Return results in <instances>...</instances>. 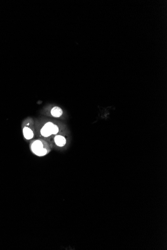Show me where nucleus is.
Masks as SVG:
<instances>
[{
	"instance_id": "f03ea898",
	"label": "nucleus",
	"mask_w": 167,
	"mask_h": 250,
	"mask_svg": "<svg viewBox=\"0 0 167 250\" xmlns=\"http://www.w3.org/2000/svg\"><path fill=\"white\" fill-rule=\"evenodd\" d=\"M59 131V128L57 125L51 122H48L42 128L40 133L43 137H48L52 134L58 133Z\"/></svg>"
},
{
	"instance_id": "20e7f679",
	"label": "nucleus",
	"mask_w": 167,
	"mask_h": 250,
	"mask_svg": "<svg viewBox=\"0 0 167 250\" xmlns=\"http://www.w3.org/2000/svg\"><path fill=\"white\" fill-rule=\"evenodd\" d=\"M55 142L56 144L60 147H63L66 143V139L65 138L62 136H57L55 137Z\"/></svg>"
},
{
	"instance_id": "39448f33",
	"label": "nucleus",
	"mask_w": 167,
	"mask_h": 250,
	"mask_svg": "<svg viewBox=\"0 0 167 250\" xmlns=\"http://www.w3.org/2000/svg\"><path fill=\"white\" fill-rule=\"evenodd\" d=\"M51 113L53 117H60L63 114V111L61 108L58 106H55L52 108Z\"/></svg>"
},
{
	"instance_id": "f257e3e1",
	"label": "nucleus",
	"mask_w": 167,
	"mask_h": 250,
	"mask_svg": "<svg viewBox=\"0 0 167 250\" xmlns=\"http://www.w3.org/2000/svg\"><path fill=\"white\" fill-rule=\"evenodd\" d=\"M31 149L34 154L40 157L48 153V150L44 147V143L41 140L34 141L31 144Z\"/></svg>"
},
{
	"instance_id": "7ed1b4c3",
	"label": "nucleus",
	"mask_w": 167,
	"mask_h": 250,
	"mask_svg": "<svg viewBox=\"0 0 167 250\" xmlns=\"http://www.w3.org/2000/svg\"><path fill=\"white\" fill-rule=\"evenodd\" d=\"M23 135L24 136L25 138L27 140H30L32 139L34 137V133L32 129L28 127H25L23 129Z\"/></svg>"
}]
</instances>
